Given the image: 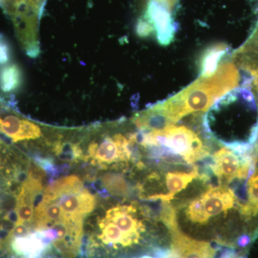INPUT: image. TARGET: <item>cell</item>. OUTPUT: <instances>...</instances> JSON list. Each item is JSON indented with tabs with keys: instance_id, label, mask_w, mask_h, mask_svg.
Instances as JSON below:
<instances>
[{
	"instance_id": "6da1fadb",
	"label": "cell",
	"mask_w": 258,
	"mask_h": 258,
	"mask_svg": "<svg viewBox=\"0 0 258 258\" xmlns=\"http://www.w3.org/2000/svg\"><path fill=\"white\" fill-rule=\"evenodd\" d=\"M239 81L235 64L222 63L211 76L200 77L175 96L144 111L147 124L159 130L191 113L207 111L222 96L235 89Z\"/></svg>"
},
{
	"instance_id": "7a4b0ae2",
	"label": "cell",
	"mask_w": 258,
	"mask_h": 258,
	"mask_svg": "<svg viewBox=\"0 0 258 258\" xmlns=\"http://www.w3.org/2000/svg\"><path fill=\"white\" fill-rule=\"evenodd\" d=\"M139 135L138 144L142 147L161 146L189 164L209 156L208 147L200 137L184 125H171L160 130L141 131Z\"/></svg>"
},
{
	"instance_id": "3957f363",
	"label": "cell",
	"mask_w": 258,
	"mask_h": 258,
	"mask_svg": "<svg viewBox=\"0 0 258 258\" xmlns=\"http://www.w3.org/2000/svg\"><path fill=\"white\" fill-rule=\"evenodd\" d=\"M234 191L225 186L210 188L200 197L190 202L185 215L191 223L205 225L212 217L227 212L235 206Z\"/></svg>"
},
{
	"instance_id": "277c9868",
	"label": "cell",
	"mask_w": 258,
	"mask_h": 258,
	"mask_svg": "<svg viewBox=\"0 0 258 258\" xmlns=\"http://www.w3.org/2000/svg\"><path fill=\"white\" fill-rule=\"evenodd\" d=\"M140 20L144 22L151 30L155 32L158 41L162 45H167L174 38L175 32L174 20L171 12L161 5L149 1L147 10Z\"/></svg>"
},
{
	"instance_id": "5b68a950",
	"label": "cell",
	"mask_w": 258,
	"mask_h": 258,
	"mask_svg": "<svg viewBox=\"0 0 258 258\" xmlns=\"http://www.w3.org/2000/svg\"><path fill=\"white\" fill-rule=\"evenodd\" d=\"M46 0H0V7L13 19L15 25L35 27Z\"/></svg>"
},
{
	"instance_id": "8992f818",
	"label": "cell",
	"mask_w": 258,
	"mask_h": 258,
	"mask_svg": "<svg viewBox=\"0 0 258 258\" xmlns=\"http://www.w3.org/2000/svg\"><path fill=\"white\" fill-rule=\"evenodd\" d=\"M137 212V207L134 205H118L108 210L106 218L142 245L145 241L144 235L147 232V228L142 220L132 216V214Z\"/></svg>"
},
{
	"instance_id": "52a82bcc",
	"label": "cell",
	"mask_w": 258,
	"mask_h": 258,
	"mask_svg": "<svg viewBox=\"0 0 258 258\" xmlns=\"http://www.w3.org/2000/svg\"><path fill=\"white\" fill-rule=\"evenodd\" d=\"M171 249L180 258H215L216 250L205 241L195 240L185 235L179 228L171 231Z\"/></svg>"
},
{
	"instance_id": "ba28073f",
	"label": "cell",
	"mask_w": 258,
	"mask_h": 258,
	"mask_svg": "<svg viewBox=\"0 0 258 258\" xmlns=\"http://www.w3.org/2000/svg\"><path fill=\"white\" fill-rule=\"evenodd\" d=\"M57 203L66 218L83 221L84 217L94 210L96 198L87 189H83L79 192L61 197Z\"/></svg>"
},
{
	"instance_id": "9c48e42d",
	"label": "cell",
	"mask_w": 258,
	"mask_h": 258,
	"mask_svg": "<svg viewBox=\"0 0 258 258\" xmlns=\"http://www.w3.org/2000/svg\"><path fill=\"white\" fill-rule=\"evenodd\" d=\"M0 132L13 142L35 139L41 135L38 125L13 115L0 117Z\"/></svg>"
},
{
	"instance_id": "30bf717a",
	"label": "cell",
	"mask_w": 258,
	"mask_h": 258,
	"mask_svg": "<svg viewBox=\"0 0 258 258\" xmlns=\"http://www.w3.org/2000/svg\"><path fill=\"white\" fill-rule=\"evenodd\" d=\"M83 189L82 181L77 176L60 178L50 183L42 195V200L55 201L70 194L77 193Z\"/></svg>"
},
{
	"instance_id": "8fae6325",
	"label": "cell",
	"mask_w": 258,
	"mask_h": 258,
	"mask_svg": "<svg viewBox=\"0 0 258 258\" xmlns=\"http://www.w3.org/2000/svg\"><path fill=\"white\" fill-rule=\"evenodd\" d=\"M199 177L198 169H195L191 173L169 172L166 175V184L169 192L166 193L169 200H172L176 194L182 191L193 179Z\"/></svg>"
},
{
	"instance_id": "7c38bea8",
	"label": "cell",
	"mask_w": 258,
	"mask_h": 258,
	"mask_svg": "<svg viewBox=\"0 0 258 258\" xmlns=\"http://www.w3.org/2000/svg\"><path fill=\"white\" fill-rule=\"evenodd\" d=\"M23 75L17 64H7L0 69V88L5 93L13 92L22 84Z\"/></svg>"
},
{
	"instance_id": "4fadbf2b",
	"label": "cell",
	"mask_w": 258,
	"mask_h": 258,
	"mask_svg": "<svg viewBox=\"0 0 258 258\" xmlns=\"http://www.w3.org/2000/svg\"><path fill=\"white\" fill-rule=\"evenodd\" d=\"M228 47L219 44L208 49L204 54L201 62V77L211 76L217 69L220 59L227 53Z\"/></svg>"
},
{
	"instance_id": "5bb4252c",
	"label": "cell",
	"mask_w": 258,
	"mask_h": 258,
	"mask_svg": "<svg viewBox=\"0 0 258 258\" xmlns=\"http://www.w3.org/2000/svg\"><path fill=\"white\" fill-rule=\"evenodd\" d=\"M248 200L240 205V212L244 217L256 216L258 214V172L251 176L247 184Z\"/></svg>"
},
{
	"instance_id": "9a60e30c",
	"label": "cell",
	"mask_w": 258,
	"mask_h": 258,
	"mask_svg": "<svg viewBox=\"0 0 258 258\" xmlns=\"http://www.w3.org/2000/svg\"><path fill=\"white\" fill-rule=\"evenodd\" d=\"M102 181L107 191L111 195L118 197L128 196L130 191L128 185L120 174L112 173L104 174L102 176Z\"/></svg>"
},
{
	"instance_id": "2e32d148",
	"label": "cell",
	"mask_w": 258,
	"mask_h": 258,
	"mask_svg": "<svg viewBox=\"0 0 258 258\" xmlns=\"http://www.w3.org/2000/svg\"><path fill=\"white\" fill-rule=\"evenodd\" d=\"M35 162L39 167L41 168L48 176L50 182L54 181L56 178L59 177L62 174L69 172V168L68 165L56 166L53 161L50 158L35 157L34 158Z\"/></svg>"
},
{
	"instance_id": "e0dca14e",
	"label": "cell",
	"mask_w": 258,
	"mask_h": 258,
	"mask_svg": "<svg viewBox=\"0 0 258 258\" xmlns=\"http://www.w3.org/2000/svg\"><path fill=\"white\" fill-rule=\"evenodd\" d=\"M56 154L61 160L75 162L80 159L85 160L82 151L77 145L71 144H57L55 149Z\"/></svg>"
},
{
	"instance_id": "ac0fdd59",
	"label": "cell",
	"mask_w": 258,
	"mask_h": 258,
	"mask_svg": "<svg viewBox=\"0 0 258 258\" xmlns=\"http://www.w3.org/2000/svg\"><path fill=\"white\" fill-rule=\"evenodd\" d=\"M9 59V47L3 40L0 39V63L7 62Z\"/></svg>"
},
{
	"instance_id": "d6986e66",
	"label": "cell",
	"mask_w": 258,
	"mask_h": 258,
	"mask_svg": "<svg viewBox=\"0 0 258 258\" xmlns=\"http://www.w3.org/2000/svg\"><path fill=\"white\" fill-rule=\"evenodd\" d=\"M218 258H243L241 254L236 252L233 247H228V248L224 249L220 253Z\"/></svg>"
},
{
	"instance_id": "ffe728a7",
	"label": "cell",
	"mask_w": 258,
	"mask_h": 258,
	"mask_svg": "<svg viewBox=\"0 0 258 258\" xmlns=\"http://www.w3.org/2000/svg\"><path fill=\"white\" fill-rule=\"evenodd\" d=\"M251 241H252V237H251V235L245 234V235H240V237L237 239L236 244H237V246H238V247H246L250 243Z\"/></svg>"
},
{
	"instance_id": "44dd1931",
	"label": "cell",
	"mask_w": 258,
	"mask_h": 258,
	"mask_svg": "<svg viewBox=\"0 0 258 258\" xmlns=\"http://www.w3.org/2000/svg\"><path fill=\"white\" fill-rule=\"evenodd\" d=\"M149 1L157 3V4L161 5V6L164 7V8L171 12V10L174 8L177 0H149Z\"/></svg>"
},
{
	"instance_id": "7402d4cb",
	"label": "cell",
	"mask_w": 258,
	"mask_h": 258,
	"mask_svg": "<svg viewBox=\"0 0 258 258\" xmlns=\"http://www.w3.org/2000/svg\"><path fill=\"white\" fill-rule=\"evenodd\" d=\"M138 258H155V257H152V256H151V255H143V256H142V257H139Z\"/></svg>"
}]
</instances>
